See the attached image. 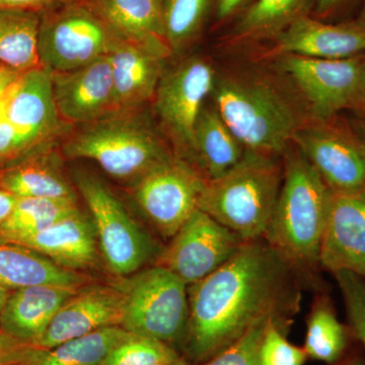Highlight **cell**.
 I'll use <instances>...</instances> for the list:
<instances>
[{"instance_id": "1", "label": "cell", "mask_w": 365, "mask_h": 365, "mask_svg": "<svg viewBox=\"0 0 365 365\" xmlns=\"http://www.w3.org/2000/svg\"><path fill=\"white\" fill-rule=\"evenodd\" d=\"M302 279L265 239L242 242L222 267L188 287L189 356L210 359L262 319L287 328L300 309Z\"/></svg>"}, {"instance_id": "2", "label": "cell", "mask_w": 365, "mask_h": 365, "mask_svg": "<svg viewBox=\"0 0 365 365\" xmlns=\"http://www.w3.org/2000/svg\"><path fill=\"white\" fill-rule=\"evenodd\" d=\"M283 155L282 185L263 239L302 278L314 279L332 191L299 150Z\"/></svg>"}, {"instance_id": "3", "label": "cell", "mask_w": 365, "mask_h": 365, "mask_svg": "<svg viewBox=\"0 0 365 365\" xmlns=\"http://www.w3.org/2000/svg\"><path fill=\"white\" fill-rule=\"evenodd\" d=\"M282 180L283 168L272 155L246 150L234 168L205 180L198 208L244 242L263 239Z\"/></svg>"}, {"instance_id": "4", "label": "cell", "mask_w": 365, "mask_h": 365, "mask_svg": "<svg viewBox=\"0 0 365 365\" xmlns=\"http://www.w3.org/2000/svg\"><path fill=\"white\" fill-rule=\"evenodd\" d=\"M213 91L216 110L246 150L283 155L302 126L287 98L264 81L227 76Z\"/></svg>"}, {"instance_id": "5", "label": "cell", "mask_w": 365, "mask_h": 365, "mask_svg": "<svg viewBox=\"0 0 365 365\" xmlns=\"http://www.w3.org/2000/svg\"><path fill=\"white\" fill-rule=\"evenodd\" d=\"M63 150L71 158L95 160L110 177L132 184L172 155L148 125L126 115L91 122L67 141Z\"/></svg>"}, {"instance_id": "6", "label": "cell", "mask_w": 365, "mask_h": 365, "mask_svg": "<svg viewBox=\"0 0 365 365\" xmlns=\"http://www.w3.org/2000/svg\"><path fill=\"white\" fill-rule=\"evenodd\" d=\"M124 294L122 328L170 344L185 337L188 285L162 266L138 271L117 283Z\"/></svg>"}, {"instance_id": "7", "label": "cell", "mask_w": 365, "mask_h": 365, "mask_svg": "<svg viewBox=\"0 0 365 365\" xmlns=\"http://www.w3.org/2000/svg\"><path fill=\"white\" fill-rule=\"evenodd\" d=\"M73 181L90 209L101 256L114 275L128 277L158 258L162 250L104 182L83 170L74 173Z\"/></svg>"}, {"instance_id": "8", "label": "cell", "mask_w": 365, "mask_h": 365, "mask_svg": "<svg viewBox=\"0 0 365 365\" xmlns=\"http://www.w3.org/2000/svg\"><path fill=\"white\" fill-rule=\"evenodd\" d=\"M112 34L88 4H66L41 14L40 66L52 73L76 71L109 51Z\"/></svg>"}, {"instance_id": "9", "label": "cell", "mask_w": 365, "mask_h": 365, "mask_svg": "<svg viewBox=\"0 0 365 365\" xmlns=\"http://www.w3.org/2000/svg\"><path fill=\"white\" fill-rule=\"evenodd\" d=\"M205 179L172 155L132 184V196L158 234L172 239L199 205Z\"/></svg>"}, {"instance_id": "10", "label": "cell", "mask_w": 365, "mask_h": 365, "mask_svg": "<svg viewBox=\"0 0 365 365\" xmlns=\"http://www.w3.org/2000/svg\"><path fill=\"white\" fill-rule=\"evenodd\" d=\"M215 85L212 66L193 57L163 74L155 91V109L160 121L189 163L193 151L194 130L203 104Z\"/></svg>"}, {"instance_id": "11", "label": "cell", "mask_w": 365, "mask_h": 365, "mask_svg": "<svg viewBox=\"0 0 365 365\" xmlns=\"http://www.w3.org/2000/svg\"><path fill=\"white\" fill-rule=\"evenodd\" d=\"M242 242L232 230L197 209L160 251L155 265L168 269L189 287L222 267Z\"/></svg>"}, {"instance_id": "12", "label": "cell", "mask_w": 365, "mask_h": 365, "mask_svg": "<svg viewBox=\"0 0 365 365\" xmlns=\"http://www.w3.org/2000/svg\"><path fill=\"white\" fill-rule=\"evenodd\" d=\"M334 119L302 125L292 143L334 193L365 191V158L354 133L351 127L333 124Z\"/></svg>"}, {"instance_id": "13", "label": "cell", "mask_w": 365, "mask_h": 365, "mask_svg": "<svg viewBox=\"0 0 365 365\" xmlns=\"http://www.w3.org/2000/svg\"><path fill=\"white\" fill-rule=\"evenodd\" d=\"M361 56L319 59L285 55L280 66L306 98L316 121H329L351 106Z\"/></svg>"}, {"instance_id": "14", "label": "cell", "mask_w": 365, "mask_h": 365, "mask_svg": "<svg viewBox=\"0 0 365 365\" xmlns=\"http://www.w3.org/2000/svg\"><path fill=\"white\" fill-rule=\"evenodd\" d=\"M124 294L118 284H88L67 300L34 347L50 350L101 329L122 325Z\"/></svg>"}, {"instance_id": "15", "label": "cell", "mask_w": 365, "mask_h": 365, "mask_svg": "<svg viewBox=\"0 0 365 365\" xmlns=\"http://www.w3.org/2000/svg\"><path fill=\"white\" fill-rule=\"evenodd\" d=\"M167 43H138L112 35L107 55L111 62L115 113L143 105L155 95Z\"/></svg>"}, {"instance_id": "16", "label": "cell", "mask_w": 365, "mask_h": 365, "mask_svg": "<svg viewBox=\"0 0 365 365\" xmlns=\"http://www.w3.org/2000/svg\"><path fill=\"white\" fill-rule=\"evenodd\" d=\"M319 267L365 279V191L334 193L319 251Z\"/></svg>"}, {"instance_id": "17", "label": "cell", "mask_w": 365, "mask_h": 365, "mask_svg": "<svg viewBox=\"0 0 365 365\" xmlns=\"http://www.w3.org/2000/svg\"><path fill=\"white\" fill-rule=\"evenodd\" d=\"M0 113L36 145L47 140L59 127L52 72L42 66L21 72L0 98Z\"/></svg>"}, {"instance_id": "18", "label": "cell", "mask_w": 365, "mask_h": 365, "mask_svg": "<svg viewBox=\"0 0 365 365\" xmlns=\"http://www.w3.org/2000/svg\"><path fill=\"white\" fill-rule=\"evenodd\" d=\"M53 93L60 116L91 123L115 112L114 83L106 54L76 71L52 73Z\"/></svg>"}, {"instance_id": "19", "label": "cell", "mask_w": 365, "mask_h": 365, "mask_svg": "<svg viewBox=\"0 0 365 365\" xmlns=\"http://www.w3.org/2000/svg\"><path fill=\"white\" fill-rule=\"evenodd\" d=\"M11 242L33 250L69 270L83 272L97 269L100 264L95 225L91 217L81 210Z\"/></svg>"}, {"instance_id": "20", "label": "cell", "mask_w": 365, "mask_h": 365, "mask_svg": "<svg viewBox=\"0 0 365 365\" xmlns=\"http://www.w3.org/2000/svg\"><path fill=\"white\" fill-rule=\"evenodd\" d=\"M273 51L319 59H347L365 53V30L355 24L331 25L306 14L276 36Z\"/></svg>"}, {"instance_id": "21", "label": "cell", "mask_w": 365, "mask_h": 365, "mask_svg": "<svg viewBox=\"0 0 365 365\" xmlns=\"http://www.w3.org/2000/svg\"><path fill=\"white\" fill-rule=\"evenodd\" d=\"M78 290L55 285L14 290L0 314V333L19 342L35 345L44 335L60 307Z\"/></svg>"}, {"instance_id": "22", "label": "cell", "mask_w": 365, "mask_h": 365, "mask_svg": "<svg viewBox=\"0 0 365 365\" xmlns=\"http://www.w3.org/2000/svg\"><path fill=\"white\" fill-rule=\"evenodd\" d=\"M91 283L86 273L61 267L20 245L0 242V284L9 289L39 285L79 289Z\"/></svg>"}, {"instance_id": "23", "label": "cell", "mask_w": 365, "mask_h": 365, "mask_svg": "<svg viewBox=\"0 0 365 365\" xmlns=\"http://www.w3.org/2000/svg\"><path fill=\"white\" fill-rule=\"evenodd\" d=\"M246 150L235 138L215 107H203L194 130L191 165L205 180L215 179L234 168Z\"/></svg>"}, {"instance_id": "24", "label": "cell", "mask_w": 365, "mask_h": 365, "mask_svg": "<svg viewBox=\"0 0 365 365\" xmlns=\"http://www.w3.org/2000/svg\"><path fill=\"white\" fill-rule=\"evenodd\" d=\"M88 4L118 38L138 43H167L163 0H90Z\"/></svg>"}, {"instance_id": "25", "label": "cell", "mask_w": 365, "mask_h": 365, "mask_svg": "<svg viewBox=\"0 0 365 365\" xmlns=\"http://www.w3.org/2000/svg\"><path fill=\"white\" fill-rule=\"evenodd\" d=\"M0 189L16 198L76 199L52 158L28 157L0 172Z\"/></svg>"}, {"instance_id": "26", "label": "cell", "mask_w": 365, "mask_h": 365, "mask_svg": "<svg viewBox=\"0 0 365 365\" xmlns=\"http://www.w3.org/2000/svg\"><path fill=\"white\" fill-rule=\"evenodd\" d=\"M41 14L29 9H0V66L21 73L40 66Z\"/></svg>"}, {"instance_id": "27", "label": "cell", "mask_w": 365, "mask_h": 365, "mask_svg": "<svg viewBox=\"0 0 365 365\" xmlns=\"http://www.w3.org/2000/svg\"><path fill=\"white\" fill-rule=\"evenodd\" d=\"M347 343V328L338 319L332 300L321 295L307 321L304 351L311 359L334 364L342 359Z\"/></svg>"}, {"instance_id": "28", "label": "cell", "mask_w": 365, "mask_h": 365, "mask_svg": "<svg viewBox=\"0 0 365 365\" xmlns=\"http://www.w3.org/2000/svg\"><path fill=\"white\" fill-rule=\"evenodd\" d=\"M78 210V199L18 198L13 212L0 225V242L35 234Z\"/></svg>"}, {"instance_id": "29", "label": "cell", "mask_w": 365, "mask_h": 365, "mask_svg": "<svg viewBox=\"0 0 365 365\" xmlns=\"http://www.w3.org/2000/svg\"><path fill=\"white\" fill-rule=\"evenodd\" d=\"M312 0H254L235 28L242 40L277 36L292 21L304 16Z\"/></svg>"}, {"instance_id": "30", "label": "cell", "mask_w": 365, "mask_h": 365, "mask_svg": "<svg viewBox=\"0 0 365 365\" xmlns=\"http://www.w3.org/2000/svg\"><path fill=\"white\" fill-rule=\"evenodd\" d=\"M128 334L120 326L101 329L44 350L34 365H101L112 348Z\"/></svg>"}, {"instance_id": "31", "label": "cell", "mask_w": 365, "mask_h": 365, "mask_svg": "<svg viewBox=\"0 0 365 365\" xmlns=\"http://www.w3.org/2000/svg\"><path fill=\"white\" fill-rule=\"evenodd\" d=\"M212 0H165V38L170 50L180 51L195 38Z\"/></svg>"}, {"instance_id": "32", "label": "cell", "mask_w": 365, "mask_h": 365, "mask_svg": "<svg viewBox=\"0 0 365 365\" xmlns=\"http://www.w3.org/2000/svg\"><path fill=\"white\" fill-rule=\"evenodd\" d=\"M180 359L167 343L129 333L112 348L101 365H160Z\"/></svg>"}, {"instance_id": "33", "label": "cell", "mask_w": 365, "mask_h": 365, "mask_svg": "<svg viewBox=\"0 0 365 365\" xmlns=\"http://www.w3.org/2000/svg\"><path fill=\"white\" fill-rule=\"evenodd\" d=\"M271 324H277L273 319H262L255 324L232 345L207 360L204 365H261L260 348L266 331Z\"/></svg>"}, {"instance_id": "34", "label": "cell", "mask_w": 365, "mask_h": 365, "mask_svg": "<svg viewBox=\"0 0 365 365\" xmlns=\"http://www.w3.org/2000/svg\"><path fill=\"white\" fill-rule=\"evenodd\" d=\"M347 314L349 327L365 348V279L348 271L333 274Z\"/></svg>"}, {"instance_id": "35", "label": "cell", "mask_w": 365, "mask_h": 365, "mask_svg": "<svg viewBox=\"0 0 365 365\" xmlns=\"http://www.w3.org/2000/svg\"><path fill=\"white\" fill-rule=\"evenodd\" d=\"M284 330L277 324L268 327L260 348L261 365H304L306 351L292 344L285 337Z\"/></svg>"}, {"instance_id": "36", "label": "cell", "mask_w": 365, "mask_h": 365, "mask_svg": "<svg viewBox=\"0 0 365 365\" xmlns=\"http://www.w3.org/2000/svg\"><path fill=\"white\" fill-rule=\"evenodd\" d=\"M37 148L0 113V165L28 155Z\"/></svg>"}, {"instance_id": "37", "label": "cell", "mask_w": 365, "mask_h": 365, "mask_svg": "<svg viewBox=\"0 0 365 365\" xmlns=\"http://www.w3.org/2000/svg\"><path fill=\"white\" fill-rule=\"evenodd\" d=\"M44 350L32 345H26L18 349L0 353V365H21L37 359Z\"/></svg>"}, {"instance_id": "38", "label": "cell", "mask_w": 365, "mask_h": 365, "mask_svg": "<svg viewBox=\"0 0 365 365\" xmlns=\"http://www.w3.org/2000/svg\"><path fill=\"white\" fill-rule=\"evenodd\" d=\"M66 1L67 0H0V9L44 11Z\"/></svg>"}, {"instance_id": "39", "label": "cell", "mask_w": 365, "mask_h": 365, "mask_svg": "<svg viewBox=\"0 0 365 365\" xmlns=\"http://www.w3.org/2000/svg\"><path fill=\"white\" fill-rule=\"evenodd\" d=\"M349 109L365 117V53L361 56L356 91Z\"/></svg>"}, {"instance_id": "40", "label": "cell", "mask_w": 365, "mask_h": 365, "mask_svg": "<svg viewBox=\"0 0 365 365\" xmlns=\"http://www.w3.org/2000/svg\"><path fill=\"white\" fill-rule=\"evenodd\" d=\"M250 0H218L216 4V18L225 20L241 11Z\"/></svg>"}, {"instance_id": "41", "label": "cell", "mask_w": 365, "mask_h": 365, "mask_svg": "<svg viewBox=\"0 0 365 365\" xmlns=\"http://www.w3.org/2000/svg\"><path fill=\"white\" fill-rule=\"evenodd\" d=\"M18 198L13 194L0 189V225H2L11 213L13 212Z\"/></svg>"}, {"instance_id": "42", "label": "cell", "mask_w": 365, "mask_h": 365, "mask_svg": "<svg viewBox=\"0 0 365 365\" xmlns=\"http://www.w3.org/2000/svg\"><path fill=\"white\" fill-rule=\"evenodd\" d=\"M21 72H16L11 71V69H4L0 71V98L4 95V93L7 91L18 76H20Z\"/></svg>"}, {"instance_id": "43", "label": "cell", "mask_w": 365, "mask_h": 365, "mask_svg": "<svg viewBox=\"0 0 365 365\" xmlns=\"http://www.w3.org/2000/svg\"><path fill=\"white\" fill-rule=\"evenodd\" d=\"M317 11L319 14H330L339 9L347 0H314Z\"/></svg>"}, {"instance_id": "44", "label": "cell", "mask_w": 365, "mask_h": 365, "mask_svg": "<svg viewBox=\"0 0 365 365\" xmlns=\"http://www.w3.org/2000/svg\"><path fill=\"white\" fill-rule=\"evenodd\" d=\"M29 344L25 343L19 342V341L0 333V353L9 351V350L18 349V348L23 347Z\"/></svg>"}, {"instance_id": "45", "label": "cell", "mask_w": 365, "mask_h": 365, "mask_svg": "<svg viewBox=\"0 0 365 365\" xmlns=\"http://www.w3.org/2000/svg\"><path fill=\"white\" fill-rule=\"evenodd\" d=\"M357 143H359L360 150L365 158V123H359L351 127Z\"/></svg>"}, {"instance_id": "46", "label": "cell", "mask_w": 365, "mask_h": 365, "mask_svg": "<svg viewBox=\"0 0 365 365\" xmlns=\"http://www.w3.org/2000/svg\"><path fill=\"white\" fill-rule=\"evenodd\" d=\"M9 294H11V289L0 284V314H1L4 306H6Z\"/></svg>"}, {"instance_id": "47", "label": "cell", "mask_w": 365, "mask_h": 365, "mask_svg": "<svg viewBox=\"0 0 365 365\" xmlns=\"http://www.w3.org/2000/svg\"><path fill=\"white\" fill-rule=\"evenodd\" d=\"M355 25L360 26V28L364 29L365 30V1L364 4V7H362L361 13H360V16L356 21H352Z\"/></svg>"}, {"instance_id": "48", "label": "cell", "mask_w": 365, "mask_h": 365, "mask_svg": "<svg viewBox=\"0 0 365 365\" xmlns=\"http://www.w3.org/2000/svg\"><path fill=\"white\" fill-rule=\"evenodd\" d=\"M342 365H365V362L361 359H353L348 360Z\"/></svg>"}, {"instance_id": "49", "label": "cell", "mask_w": 365, "mask_h": 365, "mask_svg": "<svg viewBox=\"0 0 365 365\" xmlns=\"http://www.w3.org/2000/svg\"><path fill=\"white\" fill-rule=\"evenodd\" d=\"M160 365H188L187 362L185 361L184 359H180L176 360V361L169 362V364H163Z\"/></svg>"}, {"instance_id": "50", "label": "cell", "mask_w": 365, "mask_h": 365, "mask_svg": "<svg viewBox=\"0 0 365 365\" xmlns=\"http://www.w3.org/2000/svg\"><path fill=\"white\" fill-rule=\"evenodd\" d=\"M40 356H41V355H40ZM39 357H38V359H39ZM37 359L33 360V361H31V362H28V364H21V365H34V364H35V362L37 361Z\"/></svg>"}, {"instance_id": "51", "label": "cell", "mask_w": 365, "mask_h": 365, "mask_svg": "<svg viewBox=\"0 0 365 365\" xmlns=\"http://www.w3.org/2000/svg\"><path fill=\"white\" fill-rule=\"evenodd\" d=\"M4 69H6V67L0 66V71H4ZM7 69H9V68H7Z\"/></svg>"}]
</instances>
